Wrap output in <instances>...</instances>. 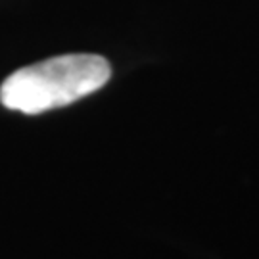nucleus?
I'll return each instance as SVG.
<instances>
[{
  "instance_id": "f257e3e1",
  "label": "nucleus",
  "mask_w": 259,
  "mask_h": 259,
  "mask_svg": "<svg viewBox=\"0 0 259 259\" xmlns=\"http://www.w3.org/2000/svg\"><path fill=\"white\" fill-rule=\"evenodd\" d=\"M110 75V62L102 56H56L8 75L0 87V102L8 110L37 115L93 94Z\"/></svg>"
}]
</instances>
